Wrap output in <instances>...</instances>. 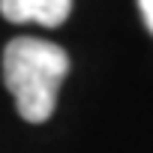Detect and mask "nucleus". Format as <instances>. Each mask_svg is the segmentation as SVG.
Listing matches in <instances>:
<instances>
[{
    "instance_id": "1",
    "label": "nucleus",
    "mask_w": 153,
    "mask_h": 153,
    "mask_svg": "<svg viewBox=\"0 0 153 153\" xmlns=\"http://www.w3.org/2000/svg\"><path fill=\"white\" fill-rule=\"evenodd\" d=\"M66 72L69 54L54 42L18 36L3 48V84L27 123H45L54 114Z\"/></svg>"
},
{
    "instance_id": "2",
    "label": "nucleus",
    "mask_w": 153,
    "mask_h": 153,
    "mask_svg": "<svg viewBox=\"0 0 153 153\" xmlns=\"http://www.w3.org/2000/svg\"><path fill=\"white\" fill-rule=\"evenodd\" d=\"M72 12V0H0V15L12 24L36 21L42 27H60Z\"/></svg>"
},
{
    "instance_id": "3",
    "label": "nucleus",
    "mask_w": 153,
    "mask_h": 153,
    "mask_svg": "<svg viewBox=\"0 0 153 153\" xmlns=\"http://www.w3.org/2000/svg\"><path fill=\"white\" fill-rule=\"evenodd\" d=\"M138 9H141V15H144L147 30L153 33V0H138Z\"/></svg>"
}]
</instances>
